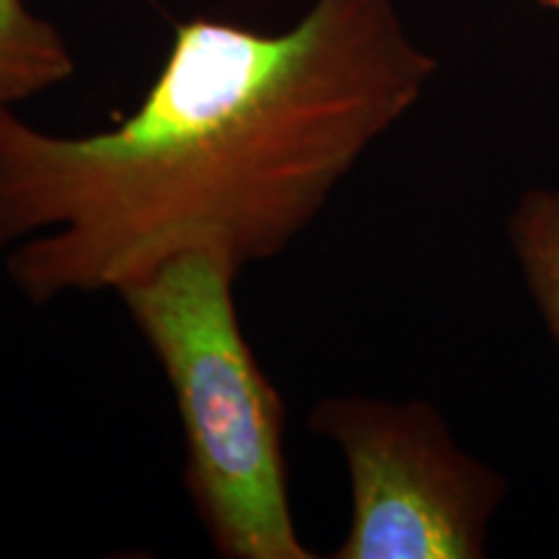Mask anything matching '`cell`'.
Returning a JSON list of instances; mask_svg holds the SVG:
<instances>
[{"label": "cell", "instance_id": "obj_1", "mask_svg": "<svg viewBox=\"0 0 559 559\" xmlns=\"http://www.w3.org/2000/svg\"><path fill=\"white\" fill-rule=\"evenodd\" d=\"M436 68L396 0H313L283 34L179 24L158 79L111 130L55 135L0 107L5 275L45 306L192 251L236 270L267 262Z\"/></svg>", "mask_w": 559, "mask_h": 559}, {"label": "cell", "instance_id": "obj_2", "mask_svg": "<svg viewBox=\"0 0 559 559\" xmlns=\"http://www.w3.org/2000/svg\"><path fill=\"white\" fill-rule=\"evenodd\" d=\"M239 272L192 251L115 293L174 391L185 485L213 549L226 559H311L290 513L285 404L236 317Z\"/></svg>", "mask_w": 559, "mask_h": 559}, {"label": "cell", "instance_id": "obj_3", "mask_svg": "<svg viewBox=\"0 0 559 559\" xmlns=\"http://www.w3.org/2000/svg\"><path fill=\"white\" fill-rule=\"evenodd\" d=\"M311 430L347 461L353 519L337 559H472L506 492L425 402L324 400Z\"/></svg>", "mask_w": 559, "mask_h": 559}, {"label": "cell", "instance_id": "obj_4", "mask_svg": "<svg viewBox=\"0 0 559 559\" xmlns=\"http://www.w3.org/2000/svg\"><path fill=\"white\" fill-rule=\"evenodd\" d=\"M73 73L75 60L58 26L24 0H0V107L34 99Z\"/></svg>", "mask_w": 559, "mask_h": 559}, {"label": "cell", "instance_id": "obj_5", "mask_svg": "<svg viewBox=\"0 0 559 559\" xmlns=\"http://www.w3.org/2000/svg\"><path fill=\"white\" fill-rule=\"evenodd\" d=\"M510 241L559 345V190L528 192L510 218Z\"/></svg>", "mask_w": 559, "mask_h": 559}, {"label": "cell", "instance_id": "obj_6", "mask_svg": "<svg viewBox=\"0 0 559 559\" xmlns=\"http://www.w3.org/2000/svg\"><path fill=\"white\" fill-rule=\"evenodd\" d=\"M549 5H551V9L559 11V0H549Z\"/></svg>", "mask_w": 559, "mask_h": 559}, {"label": "cell", "instance_id": "obj_7", "mask_svg": "<svg viewBox=\"0 0 559 559\" xmlns=\"http://www.w3.org/2000/svg\"><path fill=\"white\" fill-rule=\"evenodd\" d=\"M542 3H544V5H549V0H542Z\"/></svg>", "mask_w": 559, "mask_h": 559}]
</instances>
